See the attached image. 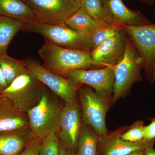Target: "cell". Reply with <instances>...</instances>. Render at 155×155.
<instances>
[{
  "label": "cell",
  "mask_w": 155,
  "mask_h": 155,
  "mask_svg": "<svg viewBox=\"0 0 155 155\" xmlns=\"http://www.w3.org/2000/svg\"><path fill=\"white\" fill-rule=\"evenodd\" d=\"M123 27L141 58L145 77L153 84L155 80V24Z\"/></svg>",
  "instance_id": "obj_6"
},
{
  "label": "cell",
  "mask_w": 155,
  "mask_h": 155,
  "mask_svg": "<svg viewBox=\"0 0 155 155\" xmlns=\"http://www.w3.org/2000/svg\"><path fill=\"white\" fill-rule=\"evenodd\" d=\"M128 126L121 127L115 131L99 137L98 155H127L137 150H144L153 146L154 143L145 141L130 142L121 138L122 134Z\"/></svg>",
  "instance_id": "obj_13"
},
{
  "label": "cell",
  "mask_w": 155,
  "mask_h": 155,
  "mask_svg": "<svg viewBox=\"0 0 155 155\" xmlns=\"http://www.w3.org/2000/svg\"><path fill=\"white\" fill-rule=\"evenodd\" d=\"M80 5L96 21L109 24H117L109 17L102 0H81Z\"/></svg>",
  "instance_id": "obj_22"
},
{
  "label": "cell",
  "mask_w": 155,
  "mask_h": 155,
  "mask_svg": "<svg viewBox=\"0 0 155 155\" xmlns=\"http://www.w3.org/2000/svg\"><path fill=\"white\" fill-rule=\"evenodd\" d=\"M0 16L16 19L24 24L37 22L30 7L21 0H0Z\"/></svg>",
  "instance_id": "obj_16"
},
{
  "label": "cell",
  "mask_w": 155,
  "mask_h": 155,
  "mask_svg": "<svg viewBox=\"0 0 155 155\" xmlns=\"http://www.w3.org/2000/svg\"><path fill=\"white\" fill-rule=\"evenodd\" d=\"M24 24L16 19L0 16V58L8 55L10 43Z\"/></svg>",
  "instance_id": "obj_19"
},
{
  "label": "cell",
  "mask_w": 155,
  "mask_h": 155,
  "mask_svg": "<svg viewBox=\"0 0 155 155\" xmlns=\"http://www.w3.org/2000/svg\"><path fill=\"white\" fill-rule=\"evenodd\" d=\"M8 86L5 75L2 69L0 67V93L5 89Z\"/></svg>",
  "instance_id": "obj_28"
},
{
  "label": "cell",
  "mask_w": 155,
  "mask_h": 155,
  "mask_svg": "<svg viewBox=\"0 0 155 155\" xmlns=\"http://www.w3.org/2000/svg\"><path fill=\"white\" fill-rule=\"evenodd\" d=\"M0 67L5 75L8 85L15 78L27 71L24 60H17L8 55L0 58Z\"/></svg>",
  "instance_id": "obj_21"
},
{
  "label": "cell",
  "mask_w": 155,
  "mask_h": 155,
  "mask_svg": "<svg viewBox=\"0 0 155 155\" xmlns=\"http://www.w3.org/2000/svg\"><path fill=\"white\" fill-rule=\"evenodd\" d=\"M78 102L63 107L58 131L60 143L74 155L77 152L82 125L81 108Z\"/></svg>",
  "instance_id": "obj_11"
},
{
  "label": "cell",
  "mask_w": 155,
  "mask_h": 155,
  "mask_svg": "<svg viewBox=\"0 0 155 155\" xmlns=\"http://www.w3.org/2000/svg\"><path fill=\"white\" fill-rule=\"evenodd\" d=\"M63 107L46 86L39 102L27 113L34 137L43 139L52 132L58 133Z\"/></svg>",
  "instance_id": "obj_2"
},
{
  "label": "cell",
  "mask_w": 155,
  "mask_h": 155,
  "mask_svg": "<svg viewBox=\"0 0 155 155\" xmlns=\"http://www.w3.org/2000/svg\"><path fill=\"white\" fill-rule=\"evenodd\" d=\"M75 1H76L78 3V4H80L81 3V0H75Z\"/></svg>",
  "instance_id": "obj_33"
},
{
  "label": "cell",
  "mask_w": 155,
  "mask_h": 155,
  "mask_svg": "<svg viewBox=\"0 0 155 155\" xmlns=\"http://www.w3.org/2000/svg\"><path fill=\"white\" fill-rule=\"evenodd\" d=\"M38 53L43 67L64 77L72 70L101 67L93 61L90 52L61 47L46 38Z\"/></svg>",
  "instance_id": "obj_1"
},
{
  "label": "cell",
  "mask_w": 155,
  "mask_h": 155,
  "mask_svg": "<svg viewBox=\"0 0 155 155\" xmlns=\"http://www.w3.org/2000/svg\"><path fill=\"white\" fill-rule=\"evenodd\" d=\"M110 18L115 23L125 25H139L151 23L140 11L128 8L122 0H102Z\"/></svg>",
  "instance_id": "obj_15"
},
{
  "label": "cell",
  "mask_w": 155,
  "mask_h": 155,
  "mask_svg": "<svg viewBox=\"0 0 155 155\" xmlns=\"http://www.w3.org/2000/svg\"><path fill=\"white\" fill-rule=\"evenodd\" d=\"M65 23L77 32L88 35L100 26L106 24L95 20L81 7L72 14Z\"/></svg>",
  "instance_id": "obj_18"
},
{
  "label": "cell",
  "mask_w": 155,
  "mask_h": 155,
  "mask_svg": "<svg viewBox=\"0 0 155 155\" xmlns=\"http://www.w3.org/2000/svg\"><path fill=\"white\" fill-rule=\"evenodd\" d=\"M145 126L142 121H137L128 126L121 134V138L125 141L130 142L144 141Z\"/></svg>",
  "instance_id": "obj_24"
},
{
  "label": "cell",
  "mask_w": 155,
  "mask_h": 155,
  "mask_svg": "<svg viewBox=\"0 0 155 155\" xmlns=\"http://www.w3.org/2000/svg\"><path fill=\"white\" fill-rule=\"evenodd\" d=\"M127 155H144V150H137Z\"/></svg>",
  "instance_id": "obj_31"
},
{
  "label": "cell",
  "mask_w": 155,
  "mask_h": 155,
  "mask_svg": "<svg viewBox=\"0 0 155 155\" xmlns=\"http://www.w3.org/2000/svg\"><path fill=\"white\" fill-rule=\"evenodd\" d=\"M42 139L32 137L26 143L24 149L18 155H39Z\"/></svg>",
  "instance_id": "obj_26"
},
{
  "label": "cell",
  "mask_w": 155,
  "mask_h": 155,
  "mask_svg": "<svg viewBox=\"0 0 155 155\" xmlns=\"http://www.w3.org/2000/svg\"><path fill=\"white\" fill-rule=\"evenodd\" d=\"M144 141L150 143L155 142V117L151 119V122L145 128Z\"/></svg>",
  "instance_id": "obj_27"
},
{
  "label": "cell",
  "mask_w": 155,
  "mask_h": 155,
  "mask_svg": "<svg viewBox=\"0 0 155 155\" xmlns=\"http://www.w3.org/2000/svg\"><path fill=\"white\" fill-rule=\"evenodd\" d=\"M82 122L86 123L96 132L99 136L108 133L106 117L111 102L96 93L89 87L80 85L78 91Z\"/></svg>",
  "instance_id": "obj_7"
},
{
  "label": "cell",
  "mask_w": 155,
  "mask_h": 155,
  "mask_svg": "<svg viewBox=\"0 0 155 155\" xmlns=\"http://www.w3.org/2000/svg\"><path fill=\"white\" fill-rule=\"evenodd\" d=\"M21 1H24V2H25V0H21Z\"/></svg>",
  "instance_id": "obj_34"
},
{
  "label": "cell",
  "mask_w": 155,
  "mask_h": 155,
  "mask_svg": "<svg viewBox=\"0 0 155 155\" xmlns=\"http://www.w3.org/2000/svg\"><path fill=\"white\" fill-rule=\"evenodd\" d=\"M59 155H75L69 151L63 144H61L60 142L59 145Z\"/></svg>",
  "instance_id": "obj_29"
},
{
  "label": "cell",
  "mask_w": 155,
  "mask_h": 155,
  "mask_svg": "<svg viewBox=\"0 0 155 155\" xmlns=\"http://www.w3.org/2000/svg\"><path fill=\"white\" fill-rule=\"evenodd\" d=\"M36 17L37 22L48 25L65 23L80 8L75 0H25Z\"/></svg>",
  "instance_id": "obj_9"
},
{
  "label": "cell",
  "mask_w": 155,
  "mask_h": 155,
  "mask_svg": "<svg viewBox=\"0 0 155 155\" xmlns=\"http://www.w3.org/2000/svg\"><path fill=\"white\" fill-rule=\"evenodd\" d=\"M24 61L28 72L66 104L78 101V91L80 85L51 72L33 58H26Z\"/></svg>",
  "instance_id": "obj_8"
},
{
  "label": "cell",
  "mask_w": 155,
  "mask_h": 155,
  "mask_svg": "<svg viewBox=\"0 0 155 155\" xmlns=\"http://www.w3.org/2000/svg\"><path fill=\"white\" fill-rule=\"evenodd\" d=\"M46 86L28 72L22 74L0 93L19 112L27 114L41 99Z\"/></svg>",
  "instance_id": "obj_5"
},
{
  "label": "cell",
  "mask_w": 155,
  "mask_h": 155,
  "mask_svg": "<svg viewBox=\"0 0 155 155\" xmlns=\"http://www.w3.org/2000/svg\"><path fill=\"white\" fill-rule=\"evenodd\" d=\"M32 137L31 132L0 134V155H18Z\"/></svg>",
  "instance_id": "obj_17"
},
{
  "label": "cell",
  "mask_w": 155,
  "mask_h": 155,
  "mask_svg": "<svg viewBox=\"0 0 155 155\" xmlns=\"http://www.w3.org/2000/svg\"><path fill=\"white\" fill-rule=\"evenodd\" d=\"M22 31L40 35L59 46L91 52L93 49L89 35L73 30L65 23L56 25L38 22L25 24Z\"/></svg>",
  "instance_id": "obj_4"
},
{
  "label": "cell",
  "mask_w": 155,
  "mask_h": 155,
  "mask_svg": "<svg viewBox=\"0 0 155 155\" xmlns=\"http://www.w3.org/2000/svg\"><path fill=\"white\" fill-rule=\"evenodd\" d=\"M149 6H152L155 2V0H140Z\"/></svg>",
  "instance_id": "obj_32"
},
{
  "label": "cell",
  "mask_w": 155,
  "mask_h": 155,
  "mask_svg": "<svg viewBox=\"0 0 155 155\" xmlns=\"http://www.w3.org/2000/svg\"><path fill=\"white\" fill-rule=\"evenodd\" d=\"M65 77L78 85L91 87L97 94L111 103L115 78L114 67L72 70L68 72Z\"/></svg>",
  "instance_id": "obj_10"
},
{
  "label": "cell",
  "mask_w": 155,
  "mask_h": 155,
  "mask_svg": "<svg viewBox=\"0 0 155 155\" xmlns=\"http://www.w3.org/2000/svg\"><path fill=\"white\" fill-rule=\"evenodd\" d=\"M31 132L27 114L17 110L8 100L0 96V134Z\"/></svg>",
  "instance_id": "obj_14"
},
{
  "label": "cell",
  "mask_w": 155,
  "mask_h": 155,
  "mask_svg": "<svg viewBox=\"0 0 155 155\" xmlns=\"http://www.w3.org/2000/svg\"><path fill=\"white\" fill-rule=\"evenodd\" d=\"M144 155H155V149L153 147L147 148L144 150Z\"/></svg>",
  "instance_id": "obj_30"
},
{
  "label": "cell",
  "mask_w": 155,
  "mask_h": 155,
  "mask_svg": "<svg viewBox=\"0 0 155 155\" xmlns=\"http://www.w3.org/2000/svg\"><path fill=\"white\" fill-rule=\"evenodd\" d=\"M128 36L124 29L107 39L91 52L92 59L101 67H114L125 54Z\"/></svg>",
  "instance_id": "obj_12"
},
{
  "label": "cell",
  "mask_w": 155,
  "mask_h": 155,
  "mask_svg": "<svg viewBox=\"0 0 155 155\" xmlns=\"http://www.w3.org/2000/svg\"><path fill=\"white\" fill-rule=\"evenodd\" d=\"M99 138L96 132L82 122L75 155H98Z\"/></svg>",
  "instance_id": "obj_20"
},
{
  "label": "cell",
  "mask_w": 155,
  "mask_h": 155,
  "mask_svg": "<svg viewBox=\"0 0 155 155\" xmlns=\"http://www.w3.org/2000/svg\"><path fill=\"white\" fill-rule=\"evenodd\" d=\"M60 140L57 132H52L43 139L39 155H59Z\"/></svg>",
  "instance_id": "obj_25"
},
{
  "label": "cell",
  "mask_w": 155,
  "mask_h": 155,
  "mask_svg": "<svg viewBox=\"0 0 155 155\" xmlns=\"http://www.w3.org/2000/svg\"><path fill=\"white\" fill-rule=\"evenodd\" d=\"M124 29L123 25L119 24L106 23L94 31L90 37L93 48L101 44L107 39L114 36Z\"/></svg>",
  "instance_id": "obj_23"
},
{
  "label": "cell",
  "mask_w": 155,
  "mask_h": 155,
  "mask_svg": "<svg viewBox=\"0 0 155 155\" xmlns=\"http://www.w3.org/2000/svg\"><path fill=\"white\" fill-rule=\"evenodd\" d=\"M142 69L141 58L128 37L124 57L114 67L115 78L111 104H114L126 96L132 85L142 80Z\"/></svg>",
  "instance_id": "obj_3"
}]
</instances>
